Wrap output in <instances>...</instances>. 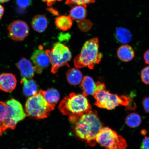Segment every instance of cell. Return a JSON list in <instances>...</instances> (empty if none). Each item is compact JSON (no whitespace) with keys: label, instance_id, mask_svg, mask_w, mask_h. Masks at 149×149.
Segmentation results:
<instances>
[{"label":"cell","instance_id":"obj_1","mask_svg":"<svg viewBox=\"0 0 149 149\" xmlns=\"http://www.w3.org/2000/svg\"><path fill=\"white\" fill-rule=\"evenodd\" d=\"M103 127L97 112L91 111L80 117L76 121L74 132L78 137L89 146H94L97 143V136Z\"/></svg>","mask_w":149,"mask_h":149},{"label":"cell","instance_id":"obj_2","mask_svg":"<svg viewBox=\"0 0 149 149\" xmlns=\"http://www.w3.org/2000/svg\"><path fill=\"white\" fill-rule=\"evenodd\" d=\"M61 112L69 117L70 122L75 124L80 117L92 111V107L83 94L71 93L65 97L59 106Z\"/></svg>","mask_w":149,"mask_h":149},{"label":"cell","instance_id":"obj_3","mask_svg":"<svg viewBox=\"0 0 149 149\" xmlns=\"http://www.w3.org/2000/svg\"><path fill=\"white\" fill-rule=\"evenodd\" d=\"M99 41L97 38L91 39L86 42L81 53L74 59V66L78 68L88 67L94 68L95 65L99 64L102 55L99 51Z\"/></svg>","mask_w":149,"mask_h":149},{"label":"cell","instance_id":"obj_4","mask_svg":"<svg viewBox=\"0 0 149 149\" xmlns=\"http://www.w3.org/2000/svg\"><path fill=\"white\" fill-rule=\"evenodd\" d=\"M96 83V89L93 96L96 100L94 104L97 107L111 110L118 106H127L129 104L127 97L111 94L107 90L104 84L100 81Z\"/></svg>","mask_w":149,"mask_h":149},{"label":"cell","instance_id":"obj_5","mask_svg":"<svg viewBox=\"0 0 149 149\" xmlns=\"http://www.w3.org/2000/svg\"><path fill=\"white\" fill-rule=\"evenodd\" d=\"M54 108L38 92L28 99L25 104V112L27 116L35 119H42L49 116Z\"/></svg>","mask_w":149,"mask_h":149},{"label":"cell","instance_id":"obj_6","mask_svg":"<svg viewBox=\"0 0 149 149\" xmlns=\"http://www.w3.org/2000/svg\"><path fill=\"white\" fill-rule=\"evenodd\" d=\"M46 53L49 57L52 65L51 72L55 74L61 67H70L68 62L72 58L70 49L60 42L56 43L51 50H46Z\"/></svg>","mask_w":149,"mask_h":149},{"label":"cell","instance_id":"obj_7","mask_svg":"<svg viewBox=\"0 0 149 149\" xmlns=\"http://www.w3.org/2000/svg\"><path fill=\"white\" fill-rule=\"evenodd\" d=\"M96 141L105 149H125L127 147L124 138L107 127L100 130L97 136Z\"/></svg>","mask_w":149,"mask_h":149},{"label":"cell","instance_id":"obj_8","mask_svg":"<svg viewBox=\"0 0 149 149\" xmlns=\"http://www.w3.org/2000/svg\"><path fill=\"white\" fill-rule=\"evenodd\" d=\"M8 29L11 39L16 41H21L28 36L29 27L26 22L22 20H16L9 24Z\"/></svg>","mask_w":149,"mask_h":149},{"label":"cell","instance_id":"obj_9","mask_svg":"<svg viewBox=\"0 0 149 149\" xmlns=\"http://www.w3.org/2000/svg\"><path fill=\"white\" fill-rule=\"evenodd\" d=\"M35 71L37 73H41L43 70L49 66L50 59L42 46H39L38 49L35 50L31 57Z\"/></svg>","mask_w":149,"mask_h":149},{"label":"cell","instance_id":"obj_10","mask_svg":"<svg viewBox=\"0 0 149 149\" xmlns=\"http://www.w3.org/2000/svg\"><path fill=\"white\" fill-rule=\"evenodd\" d=\"M5 102L11 117L16 124L27 116L23 106L17 100L12 98Z\"/></svg>","mask_w":149,"mask_h":149},{"label":"cell","instance_id":"obj_11","mask_svg":"<svg viewBox=\"0 0 149 149\" xmlns=\"http://www.w3.org/2000/svg\"><path fill=\"white\" fill-rule=\"evenodd\" d=\"M16 125L11 118L5 102H0V136L7 130H14Z\"/></svg>","mask_w":149,"mask_h":149},{"label":"cell","instance_id":"obj_12","mask_svg":"<svg viewBox=\"0 0 149 149\" xmlns=\"http://www.w3.org/2000/svg\"><path fill=\"white\" fill-rule=\"evenodd\" d=\"M17 81L15 76L12 73L0 74V89L5 92H12L15 88Z\"/></svg>","mask_w":149,"mask_h":149},{"label":"cell","instance_id":"obj_13","mask_svg":"<svg viewBox=\"0 0 149 149\" xmlns=\"http://www.w3.org/2000/svg\"><path fill=\"white\" fill-rule=\"evenodd\" d=\"M17 67L19 70L23 77L31 79L34 76L35 70L33 65L31 61L23 58L18 61Z\"/></svg>","mask_w":149,"mask_h":149},{"label":"cell","instance_id":"obj_14","mask_svg":"<svg viewBox=\"0 0 149 149\" xmlns=\"http://www.w3.org/2000/svg\"><path fill=\"white\" fill-rule=\"evenodd\" d=\"M81 88L83 91V94L86 97L88 95H93L96 89V83L92 77L85 76L81 81Z\"/></svg>","mask_w":149,"mask_h":149},{"label":"cell","instance_id":"obj_15","mask_svg":"<svg viewBox=\"0 0 149 149\" xmlns=\"http://www.w3.org/2000/svg\"><path fill=\"white\" fill-rule=\"evenodd\" d=\"M117 56L121 61L128 62L135 56V52L131 46L125 45L121 46L117 52Z\"/></svg>","mask_w":149,"mask_h":149},{"label":"cell","instance_id":"obj_16","mask_svg":"<svg viewBox=\"0 0 149 149\" xmlns=\"http://www.w3.org/2000/svg\"><path fill=\"white\" fill-rule=\"evenodd\" d=\"M21 83L23 85V92L26 96L30 97L37 94L38 88L34 80L23 77Z\"/></svg>","mask_w":149,"mask_h":149},{"label":"cell","instance_id":"obj_17","mask_svg":"<svg viewBox=\"0 0 149 149\" xmlns=\"http://www.w3.org/2000/svg\"><path fill=\"white\" fill-rule=\"evenodd\" d=\"M48 25L47 19L42 15H37L33 18L31 22L33 29L39 33L45 31Z\"/></svg>","mask_w":149,"mask_h":149},{"label":"cell","instance_id":"obj_18","mask_svg":"<svg viewBox=\"0 0 149 149\" xmlns=\"http://www.w3.org/2000/svg\"><path fill=\"white\" fill-rule=\"evenodd\" d=\"M38 92L42 95L48 103L54 107L57 104L60 98L58 91L55 89L51 88L46 91L40 90Z\"/></svg>","mask_w":149,"mask_h":149},{"label":"cell","instance_id":"obj_19","mask_svg":"<svg viewBox=\"0 0 149 149\" xmlns=\"http://www.w3.org/2000/svg\"><path fill=\"white\" fill-rule=\"evenodd\" d=\"M66 78L68 82L70 85H76L81 82L83 79V74L77 69L72 68L67 72Z\"/></svg>","mask_w":149,"mask_h":149},{"label":"cell","instance_id":"obj_20","mask_svg":"<svg viewBox=\"0 0 149 149\" xmlns=\"http://www.w3.org/2000/svg\"><path fill=\"white\" fill-rule=\"evenodd\" d=\"M86 6L77 5L74 6L70 11V17L76 20L84 19L87 15Z\"/></svg>","mask_w":149,"mask_h":149},{"label":"cell","instance_id":"obj_21","mask_svg":"<svg viewBox=\"0 0 149 149\" xmlns=\"http://www.w3.org/2000/svg\"><path fill=\"white\" fill-rule=\"evenodd\" d=\"M56 26L61 30L65 31L70 29L72 25V18L70 16H61L56 18Z\"/></svg>","mask_w":149,"mask_h":149},{"label":"cell","instance_id":"obj_22","mask_svg":"<svg viewBox=\"0 0 149 149\" xmlns=\"http://www.w3.org/2000/svg\"><path fill=\"white\" fill-rule=\"evenodd\" d=\"M117 40L122 44L128 43L132 40V35L128 29L120 27L117 29L116 32Z\"/></svg>","mask_w":149,"mask_h":149},{"label":"cell","instance_id":"obj_23","mask_svg":"<svg viewBox=\"0 0 149 149\" xmlns=\"http://www.w3.org/2000/svg\"><path fill=\"white\" fill-rule=\"evenodd\" d=\"M141 122V117L136 113H130L127 116L125 119V123L130 128L138 127L140 125Z\"/></svg>","mask_w":149,"mask_h":149},{"label":"cell","instance_id":"obj_24","mask_svg":"<svg viewBox=\"0 0 149 149\" xmlns=\"http://www.w3.org/2000/svg\"><path fill=\"white\" fill-rule=\"evenodd\" d=\"M95 0H67L66 4L70 6L83 5L87 6L89 3H94Z\"/></svg>","mask_w":149,"mask_h":149},{"label":"cell","instance_id":"obj_25","mask_svg":"<svg viewBox=\"0 0 149 149\" xmlns=\"http://www.w3.org/2000/svg\"><path fill=\"white\" fill-rule=\"evenodd\" d=\"M81 30L86 31H88L92 26V23L88 20L84 19L80 20L78 24Z\"/></svg>","mask_w":149,"mask_h":149},{"label":"cell","instance_id":"obj_26","mask_svg":"<svg viewBox=\"0 0 149 149\" xmlns=\"http://www.w3.org/2000/svg\"><path fill=\"white\" fill-rule=\"evenodd\" d=\"M141 77L143 82L149 84V66L146 67L141 72Z\"/></svg>","mask_w":149,"mask_h":149},{"label":"cell","instance_id":"obj_27","mask_svg":"<svg viewBox=\"0 0 149 149\" xmlns=\"http://www.w3.org/2000/svg\"><path fill=\"white\" fill-rule=\"evenodd\" d=\"M17 4L20 8H25L31 4V0H16Z\"/></svg>","mask_w":149,"mask_h":149},{"label":"cell","instance_id":"obj_28","mask_svg":"<svg viewBox=\"0 0 149 149\" xmlns=\"http://www.w3.org/2000/svg\"><path fill=\"white\" fill-rule=\"evenodd\" d=\"M142 104L144 111L146 112L149 113V97L144 99Z\"/></svg>","mask_w":149,"mask_h":149},{"label":"cell","instance_id":"obj_29","mask_svg":"<svg viewBox=\"0 0 149 149\" xmlns=\"http://www.w3.org/2000/svg\"><path fill=\"white\" fill-rule=\"evenodd\" d=\"M141 149H149V137H145L141 145Z\"/></svg>","mask_w":149,"mask_h":149},{"label":"cell","instance_id":"obj_30","mask_svg":"<svg viewBox=\"0 0 149 149\" xmlns=\"http://www.w3.org/2000/svg\"><path fill=\"white\" fill-rule=\"evenodd\" d=\"M47 3L48 6H51L53 5L57 1H61V0H42Z\"/></svg>","mask_w":149,"mask_h":149},{"label":"cell","instance_id":"obj_31","mask_svg":"<svg viewBox=\"0 0 149 149\" xmlns=\"http://www.w3.org/2000/svg\"><path fill=\"white\" fill-rule=\"evenodd\" d=\"M144 58L145 63L149 65V49L145 52Z\"/></svg>","mask_w":149,"mask_h":149},{"label":"cell","instance_id":"obj_32","mask_svg":"<svg viewBox=\"0 0 149 149\" xmlns=\"http://www.w3.org/2000/svg\"><path fill=\"white\" fill-rule=\"evenodd\" d=\"M4 12V9L3 7L0 4V19H1L3 16Z\"/></svg>","mask_w":149,"mask_h":149},{"label":"cell","instance_id":"obj_33","mask_svg":"<svg viewBox=\"0 0 149 149\" xmlns=\"http://www.w3.org/2000/svg\"><path fill=\"white\" fill-rule=\"evenodd\" d=\"M10 1V0H0V3H5L7 2Z\"/></svg>","mask_w":149,"mask_h":149},{"label":"cell","instance_id":"obj_34","mask_svg":"<svg viewBox=\"0 0 149 149\" xmlns=\"http://www.w3.org/2000/svg\"><path fill=\"white\" fill-rule=\"evenodd\" d=\"M25 149V148H24V149Z\"/></svg>","mask_w":149,"mask_h":149}]
</instances>
